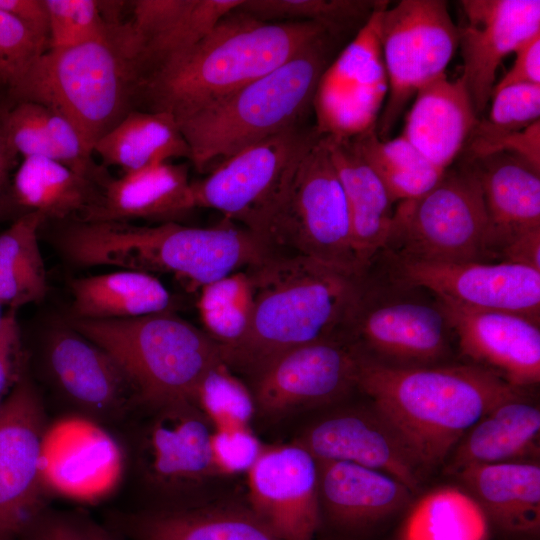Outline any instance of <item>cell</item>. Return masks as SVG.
<instances>
[{"label":"cell","mask_w":540,"mask_h":540,"mask_svg":"<svg viewBox=\"0 0 540 540\" xmlns=\"http://www.w3.org/2000/svg\"><path fill=\"white\" fill-rule=\"evenodd\" d=\"M327 32L309 21L265 22L239 8L191 47L139 78L135 109L177 121L276 69Z\"/></svg>","instance_id":"cell-1"},{"label":"cell","mask_w":540,"mask_h":540,"mask_svg":"<svg viewBox=\"0 0 540 540\" xmlns=\"http://www.w3.org/2000/svg\"><path fill=\"white\" fill-rule=\"evenodd\" d=\"M356 388L426 471L441 465L486 413L520 395L473 363L400 368L361 357Z\"/></svg>","instance_id":"cell-2"},{"label":"cell","mask_w":540,"mask_h":540,"mask_svg":"<svg viewBox=\"0 0 540 540\" xmlns=\"http://www.w3.org/2000/svg\"><path fill=\"white\" fill-rule=\"evenodd\" d=\"M246 271L253 292L250 323L237 344L221 351L231 369L251 378L288 350L340 337L364 275L278 252Z\"/></svg>","instance_id":"cell-3"},{"label":"cell","mask_w":540,"mask_h":540,"mask_svg":"<svg viewBox=\"0 0 540 540\" xmlns=\"http://www.w3.org/2000/svg\"><path fill=\"white\" fill-rule=\"evenodd\" d=\"M67 259L81 266H114L168 273L190 290L264 260L271 250L253 231L232 224L191 227L167 222L77 221L58 236Z\"/></svg>","instance_id":"cell-4"},{"label":"cell","mask_w":540,"mask_h":540,"mask_svg":"<svg viewBox=\"0 0 540 540\" xmlns=\"http://www.w3.org/2000/svg\"><path fill=\"white\" fill-rule=\"evenodd\" d=\"M341 35L323 34L271 72L178 120L193 166L204 171L215 160L307 123Z\"/></svg>","instance_id":"cell-5"},{"label":"cell","mask_w":540,"mask_h":540,"mask_svg":"<svg viewBox=\"0 0 540 540\" xmlns=\"http://www.w3.org/2000/svg\"><path fill=\"white\" fill-rule=\"evenodd\" d=\"M138 57L124 22H117L103 39L47 49L8 92L17 102L39 103L64 115L93 152L135 109Z\"/></svg>","instance_id":"cell-6"},{"label":"cell","mask_w":540,"mask_h":540,"mask_svg":"<svg viewBox=\"0 0 540 540\" xmlns=\"http://www.w3.org/2000/svg\"><path fill=\"white\" fill-rule=\"evenodd\" d=\"M340 337L361 358L411 368L448 362L456 336L442 300L430 290L388 274L365 272Z\"/></svg>","instance_id":"cell-7"},{"label":"cell","mask_w":540,"mask_h":540,"mask_svg":"<svg viewBox=\"0 0 540 540\" xmlns=\"http://www.w3.org/2000/svg\"><path fill=\"white\" fill-rule=\"evenodd\" d=\"M71 328L120 363L148 406L194 401L203 376L224 361L216 342L170 311L131 319L76 318Z\"/></svg>","instance_id":"cell-8"},{"label":"cell","mask_w":540,"mask_h":540,"mask_svg":"<svg viewBox=\"0 0 540 540\" xmlns=\"http://www.w3.org/2000/svg\"><path fill=\"white\" fill-rule=\"evenodd\" d=\"M251 231L272 252L364 274L346 197L323 137L299 161Z\"/></svg>","instance_id":"cell-9"},{"label":"cell","mask_w":540,"mask_h":540,"mask_svg":"<svg viewBox=\"0 0 540 540\" xmlns=\"http://www.w3.org/2000/svg\"><path fill=\"white\" fill-rule=\"evenodd\" d=\"M488 230L480 184L463 162L422 196L396 205L380 254L432 263L491 262Z\"/></svg>","instance_id":"cell-10"},{"label":"cell","mask_w":540,"mask_h":540,"mask_svg":"<svg viewBox=\"0 0 540 540\" xmlns=\"http://www.w3.org/2000/svg\"><path fill=\"white\" fill-rule=\"evenodd\" d=\"M379 34L388 94L375 131L387 140L411 98L445 74L459 28L443 0H401L382 10Z\"/></svg>","instance_id":"cell-11"},{"label":"cell","mask_w":540,"mask_h":540,"mask_svg":"<svg viewBox=\"0 0 540 540\" xmlns=\"http://www.w3.org/2000/svg\"><path fill=\"white\" fill-rule=\"evenodd\" d=\"M322 136L300 124L222 160L190 184L191 208H210L251 230L304 155Z\"/></svg>","instance_id":"cell-12"},{"label":"cell","mask_w":540,"mask_h":540,"mask_svg":"<svg viewBox=\"0 0 540 540\" xmlns=\"http://www.w3.org/2000/svg\"><path fill=\"white\" fill-rule=\"evenodd\" d=\"M381 1L323 72L313 99L321 136L353 138L376 126L388 94L380 43Z\"/></svg>","instance_id":"cell-13"},{"label":"cell","mask_w":540,"mask_h":540,"mask_svg":"<svg viewBox=\"0 0 540 540\" xmlns=\"http://www.w3.org/2000/svg\"><path fill=\"white\" fill-rule=\"evenodd\" d=\"M373 264L430 290L447 305L515 313L540 322V271L531 267L507 262H419L384 254Z\"/></svg>","instance_id":"cell-14"},{"label":"cell","mask_w":540,"mask_h":540,"mask_svg":"<svg viewBox=\"0 0 540 540\" xmlns=\"http://www.w3.org/2000/svg\"><path fill=\"white\" fill-rule=\"evenodd\" d=\"M46 429L34 386L18 379L0 407V540H17L44 508L41 455Z\"/></svg>","instance_id":"cell-15"},{"label":"cell","mask_w":540,"mask_h":540,"mask_svg":"<svg viewBox=\"0 0 540 540\" xmlns=\"http://www.w3.org/2000/svg\"><path fill=\"white\" fill-rule=\"evenodd\" d=\"M360 355L342 337L288 350L252 379L256 409L269 416L318 406L357 387Z\"/></svg>","instance_id":"cell-16"},{"label":"cell","mask_w":540,"mask_h":540,"mask_svg":"<svg viewBox=\"0 0 540 540\" xmlns=\"http://www.w3.org/2000/svg\"><path fill=\"white\" fill-rule=\"evenodd\" d=\"M124 467L122 447L100 423L78 415L47 426L41 455L44 489L67 499L96 502L115 490Z\"/></svg>","instance_id":"cell-17"},{"label":"cell","mask_w":540,"mask_h":540,"mask_svg":"<svg viewBox=\"0 0 540 540\" xmlns=\"http://www.w3.org/2000/svg\"><path fill=\"white\" fill-rule=\"evenodd\" d=\"M250 510L283 540H315L321 522L318 468L301 445L263 447L247 472Z\"/></svg>","instance_id":"cell-18"},{"label":"cell","mask_w":540,"mask_h":540,"mask_svg":"<svg viewBox=\"0 0 540 540\" xmlns=\"http://www.w3.org/2000/svg\"><path fill=\"white\" fill-rule=\"evenodd\" d=\"M46 359L56 386L81 416L100 423L122 418L144 404L120 363L72 328L52 332Z\"/></svg>","instance_id":"cell-19"},{"label":"cell","mask_w":540,"mask_h":540,"mask_svg":"<svg viewBox=\"0 0 540 540\" xmlns=\"http://www.w3.org/2000/svg\"><path fill=\"white\" fill-rule=\"evenodd\" d=\"M144 428L138 461L154 489L176 494L217 474L212 462L210 422L194 401L159 406Z\"/></svg>","instance_id":"cell-20"},{"label":"cell","mask_w":540,"mask_h":540,"mask_svg":"<svg viewBox=\"0 0 540 540\" xmlns=\"http://www.w3.org/2000/svg\"><path fill=\"white\" fill-rule=\"evenodd\" d=\"M461 76L479 116L487 107L502 60L540 32L539 0H462Z\"/></svg>","instance_id":"cell-21"},{"label":"cell","mask_w":540,"mask_h":540,"mask_svg":"<svg viewBox=\"0 0 540 540\" xmlns=\"http://www.w3.org/2000/svg\"><path fill=\"white\" fill-rule=\"evenodd\" d=\"M316 461H344L384 472L414 494L426 470L394 429L371 407L320 419L295 441Z\"/></svg>","instance_id":"cell-22"},{"label":"cell","mask_w":540,"mask_h":540,"mask_svg":"<svg viewBox=\"0 0 540 540\" xmlns=\"http://www.w3.org/2000/svg\"><path fill=\"white\" fill-rule=\"evenodd\" d=\"M444 305L457 349L470 363L493 372L516 389L540 382V322L515 313Z\"/></svg>","instance_id":"cell-23"},{"label":"cell","mask_w":540,"mask_h":540,"mask_svg":"<svg viewBox=\"0 0 540 540\" xmlns=\"http://www.w3.org/2000/svg\"><path fill=\"white\" fill-rule=\"evenodd\" d=\"M464 162L472 167L481 187L489 224V259L496 262L508 243L540 229V171L509 153Z\"/></svg>","instance_id":"cell-24"},{"label":"cell","mask_w":540,"mask_h":540,"mask_svg":"<svg viewBox=\"0 0 540 540\" xmlns=\"http://www.w3.org/2000/svg\"><path fill=\"white\" fill-rule=\"evenodd\" d=\"M318 495L331 522L346 529L367 528L404 510L414 493L396 478L344 461H317Z\"/></svg>","instance_id":"cell-25"},{"label":"cell","mask_w":540,"mask_h":540,"mask_svg":"<svg viewBox=\"0 0 540 540\" xmlns=\"http://www.w3.org/2000/svg\"><path fill=\"white\" fill-rule=\"evenodd\" d=\"M478 120L462 78L449 80L443 74L416 93L401 135L446 171L462 153Z\"/></svg>","instance_id":"cell-26"},{"label":"cell","mask_w":540,"mask_h":540,"mask_svg":"<svg viewBox=\"0 0 540 540\" xmlns=\"http://www.w3.org/2000/svg\"><path fill=\"white\" fill-rule=\"evenodd\" d=\"M112 529L129 540H283L250 509L175 506L115 514Z\"/></svg>","instance_id":"cell-27"},{"label":"cell","mask_w":540,"mask_h":540,"mask_svg":"<svg viewBox=\"0 0 540 540\" xmlns=\"http://www.w3.org/2000/svg\"><path fill=\"white\" fill-rule=\"evenodd\" d=\"M322 137L346 197L354 248L365 273L385 246L394 203L351 138Z\"/></svg>","instance_id":"cell-28"},{"label":"cell","mask_w":540,"mask_h":540,"mask_svg":"<svg viewBox=\"0 0 540 540\" xmlns=\"http://www.w3.org/2000/svg\"><path fill=\"white\" fill-rule=\"evenodd\" d=\"M186 165L163 162L109 179L95 205L81 221L127 222L136 218H161L191 210Z\"/></svg>","instance_id":"cell-29"},{"label":"cell","mask_w":540,"mask_h":540,"mask_svg":"<svg viewBox=\"0 0 540 540\" xmlns=\"http://www.w3.org/2000/svg\"><path fill=\"white\" fill-rule=\"evenodd\" d=\"M490 523L512 533L540 529V467L535 461L471 465L455 472Z\"/></svg>","instance_id":"cell-30"},{"label":"cell","mask_w":540,"mask_h":540,"mask_svg":"<svg viewBox=\"0 0 540 540\" xmlns=\"http://www.w3.org/2000/svg\"><path fill=\"white\" fill-rule=\"evenodd\" d=\"M539 434V408L518 395L494 407L463 436L452 451L450 470L532 461L539 454Z\"/></svg>","instance_id":"cell-31"},{"label":"cell","mask_w":540,"mask_h":540,"mask_svg":"<svg viewBox=\"0 0 540 540\" xmlns=\"http://www.w3.org/2000/svg\"><path fill=\"white\" fill-rule=\"evenodd\" d=\"M76 318L131 319L168 312L172 297L153 274L122 269L76 278L70 283Z\"/></svg>","instance_id":"cell-32"},{"label":"cell","mask_w":540,"mask_h":540,"mask_svg":"<svg viewBox=\"0 0 540 540\" xmlns=\"http://www.w3.org/2000/svg\"><path fill=\"white\" fill-rule=\"evenodd\" d=\"M104 165L124 173L173 158H190L188 144L177 120L165 112L133 109L93 147Z\"/></svg>","instance_id":"cell-33"},{"label":"cell","mask_w":540,"mask_h":540,"mask_svg":"<svg viewBox=\"0 0 540 540\" xmlns=\"http://www.w3.org/2000/svg\"><path fill=\"white\" fill-rule=\"evenodd\" d=\"M100 188L56 160L34 156L23 158L12 176L11 197L12 204L46 219L80 213L82 220L95 205Z\"/></svg>","instance_id":"cell-34"},{"label":"cell","mask_w":540,"mask_h":540,"mask_svg":"<svg viewBox=\"0 0 540 540\" xmlns=\"http://www.w3.org/2000/svg\"><path fill=\"white\" fill-rule=\"evenodd\" d=\"M46 217L23 213L0 234V304L10 309L39 302L47 292V277L38 243Z\"/></svg>","instance_id":"cell-35"},{"label":"cell","mask_w":540,"mask_h":540,"mask_svg":"<svg viewBox=\"0 0 540 540\" xmlns=\"http://www.w3.org/2000/svg\"><path fill=\"white\" fill-rule=\"evenodd\" d=\"M489 520L468 493L443 487L423 496L408 513L399 540H488Z\"/></svg>","instance_id":"cell-36"},{"label":"cell","mask_w":540,"mask_h":540,"mask_svg":"<svg viewBox=\"0 0 540 540\" xmlns=\"http://www.w3.org/2000/svg\"><path fill=\"white\" fill-rule=\"evenodd\" d=\"M351 139L384 184L394 204L422 196L445 173L431 164L402 135L381 140L373 127Z\"/></svg>","instance_id":"cell-37"},{"label":"cell","mask_w":540,"mask_h":540,"mask_svg":"<svg viewBox=\"0 0 540 540\" xmlns=\"http://www.w3.org/2000/svg\"><path fill=\"white\" fill-rule=\"evenodd\" d=\"M7 142L16 156L60 161L74 147L77 132L61 113L34 102H17L5 116Z\"/></svg>","instance_id":"cell-38"},{"label":"cell","mask_w":540,"mask_h":540,"mask_svg":"<svg viewBox=\"0 0 540 540\" xmlns=\"http://www.w3.org/2000/svg\"><path fill=\"white\" fill-rule=\"evenodd\" d=\"M253 306L252 284L246 270L203 286L197 310L204 332L221 349L237 344L246 334Z\"/></svg>","instance_id":"cell-39"},{"label":"cell","mask_w":540,"mask_h":540,"mask_svg":"<svg viewBox=\"0 0 540 540\" xmlns=\"http://www.w3.org/2000/svg\"><path fill=\"white\" fill-rule=\"evenodd\" d=\"M381 0H243L238 7L265 22L309 21L342 34L365 23Z\"/></svg>","instance_id":"cell-40"},{"label":"cell","mask_w":540,"mask_h":540,"mask_svg":"<svg viewBox=\"0 0 540 540\" xmlns=\"http://www.w3.org/2000/svg\"><path fill=\"white\" fill-rule=\"evenodd\" d=\"M48 12V49H64L107 37L120 21L116 2L44 0Z\"/></svg>","instance_id":"cell-41"},{"label":"cell","mask_w":540,"mask_h":540,"mask_svg":"<svg viewBox=\"0 0 540 540\" xmlns=\"http://www.w3.org/2000/svg\"><path fill=\"white\" fill-rule=\"evenodd\" d=\"M194 402L215 429L249 427L256 404L252 391L221 361L203 376Z\"/></svg>","instance_id":"cell-42"},{"label":"cell","mask_w":540,"mask_h":540,"mask_svg":"<svg viewBox=\"0 0 540 540\" xmlns=\"http://www.w3.org/2000/svg\"><path fill=\"white\" fill-rule=\"evenodd\" d=\"M242 2L243 0H192L189 9L170 30L144 45L138 61L139 78L169 56L197 43Z\"/></svg>","instance_id":"cell-43"},{"label":"cell","mask_w":540,"mask_h":540,"mask_svg":"<svg viewBox=\"0 0 540 540\" xmlns=\"http://www.w3.org/2000/svg\"><path fill=\"white\" fill-rule=\"evenodd\" d=\"M47 47L46 37L0 9V84L8 91Z\"/></svg>","instance_id":"cell-44"},{"label":"cell","mask_w":540,"mask_h":540,"mask_svg":"<svg viewBox=\"0 0 540 540\" xmlns=\"http://www.w3.org/2000/svg\"><path fill=\"white\" fill-rule=\"evenodd\" d=\"M463 152L467 162L493 154H514L540 171V120L520 130H507L479 119Z\"/></svg>","instance_id":"cell-45"},{"label":"cell","mask_w":540,"mask_h":540,"mask_svg":"<svg viewBox=\"0 0 540 540\" xmlns=\"http://www.w3.org/2000/svg\"><path fill=\"white\" fill-rule=\"evenodd\" d=\"M17 540H126L78 510L42 508L27 524Z\"/></svg>","instance_id":"cell-46"},{"label":"cell","mask_w":540,"mask_h":540,"mask_svg":"<svg viewBox=\"0 0 540 540\" xmlns=\"http://www.w3.org/2000/svg\"><path fill=\"white\" fill-rule=\"evenodd\" d=\"M487 121L492 125L520 130L540 120V85L513 84L495 90Z\"/></svg>","instance_id":"cell-47"},{"label":"cell","mask_w":540,"mask_h":540,"mask_svg":"<svg viewBox=\"0 0 540 540\" xmlns=\"http://www.w3.org/2000/svg\"><path fill=\"white\" fill-rule=\"evenodd\" d=\"M263 447L249 427L214 429L211 434L212 462L217 474L247 473Z\"/></svg>","instance_id":"cell-48"},{"label":"cell","mask_w":540,"mask_h":540,"mask_svg":"<svg viewBox=\"0 0 540 540\" xmlns=\"http://www.w3.org/2000/svg\"><path fill=\"white\" fill-rule=\"evenodd\" d=\"M192 0H136L131 2L132 29L142 42L149 41L170 30L186 13Z\"/></svg>","instance_id":"cell-49"},{"label":"cell","mask_w":540,"mask_h":540,"mask_svg":"<svg viewBox=\"0 0 540 540\" xmlns=\"http://www.w3.org/2000/svg\"><path fill=\"white\" fill-rule=\"evenodd\" d=\"M20 349L16 310L10 309L0 321V407L14 379Z\"/></svg>","instance_id":"cell-50"},{"label":"cell","mask_w":540,"mask_h":540,"mask_svg":"<svg viewBox=\"0 0 540 540\" xmlns=\"http://www.w3.org/2000/svg\"><path fill=\"white\" fill-rule=\"evenodd\" d=\"M514 54V63L493 91L513 84L540 85V32L521 44Z\"/></svg>","instance_id":"cell-51"},{"label":"cell","mask_w":540,"mask_h":540,"mask_svg":"<svg viewBox=\"0 0 540 540\" xmlns=\"http://www.w3.org/2000/svg\"><path fill=\"white\" fill-rule=\"evenodd\" d=\"M496 262H507L540 271V229L529 231L508 243Z\"/></svg>","instance_id":"cell-52"},{"label":"cell","mask_w":540,"mask_h":540,"mask_svg":"<svg viewBox=\"0 0 540 540\" xmlns=\"http://www.w3.org/2000/svg\"><path fill=\"white\" fill-rule=\"evenodd\" d=\"M0 9L48 39V12L44 0H0Z\"/></svg>","instance_id":"cell-53"},{"label":"cell","mask_w":540,"mask_h":540,"mask_svg":"<svg viewBox=\"0 0 540 540\" xmlns=\"http://www.w3.org/2000/svg\"><path fill=\"white\" fill-rule=\"evenodd\" d=\"M8 109L0 104V217L12 204L11 170L15 162L16 155L11 150L5 133V116Z\"/></svg>","instance_id":"cell-54"},{"label":"cell","mask_w":540,"mask_h":540,"mask_svg":"<svg viewBox=\"0 0 540 540\" xmlns=\"http://www.w3.org/2000/svg\"><path fill=\"white\" fill-rule=\"evenodd\" d=\"M0 307H1V304H0ZM1 319H2V316H1V314H0V321H1Z\"/></svg>","instance_id":"cell-55"}]
</instances>
